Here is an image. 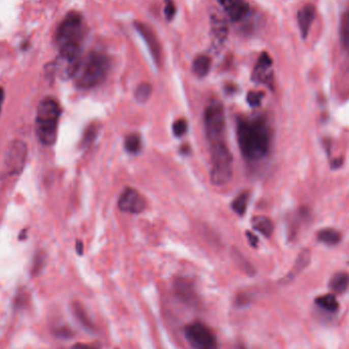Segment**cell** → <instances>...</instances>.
<instances>
[{
	"label": "cell",
	"mask_w": 349,
	"mask_h": 349,
	"mask_svg": "<svg viewBox=\"0 0 349 349\" xmlns=\"http://www.w3.org/2000/svg\"><path fill=\"white\" fill-rule=\"evenodd\" d=\"M188 130V124L184 119L177 120L172 125V133L176 137H182Z\"/></svg>",
	"instance_id": "27"
},
{
	"label": "cell",
	"mask_w": 349,
	"mask_h": 349,
	"mask_svg": "<svg viewBox=\"0 0 349 349\" xmlns=\"http://www.w3.org/2000/svg\"><path fill=\"white\" fill-rule=\"evenodd\" d=\"M27 153V145L21 140H16L9 146L5 163L8 172L12 176L19 174L23 170L26 163Z\"/></svg>",
	"instance_id": "8"
},
{
	"label": "cell",
	"mask_w": 349,
	"mask_h": 349,
	"mask_svg": "<svg viewBox=\"0 0 349 349\" xmlns=\"http://www.w3.org/2000/svg\"><path fill=\"white\" fill-rule=\"evenodd\" d=\"M100 348H101V345L99 343H92V344L77 343L72 347V349H100Z\"/></svg>",
	"instance_id": "31"
},
{
	"label": "cell",
	"mask_w": 349,
	"mask_h": 349,
	"mask_svg": "<svg viewBox=\"0 0 349 349\" xmlns=\"http://www.w3.org/2000/svg\"><path fill=\"white\" fill-rule=\"evenodd\" d=\"M109 61L101 52H91L81 62L77 73V85L84 89L93 88L101 84L108 73Z\"/></svg>",
	"instance_id": "3"
},
{
	"label": "cell",
	"mask_w": 349,
	"mask_h": 349,
	"mask_svg": "<svg viewBox=\"0 0 349 349\" xmlns=\"http://www.w3.org/2000/svg\"><path fill=\"white\" fill-rule=\"evenodd\" d=\"M211 180L215 186H225L233 177V156L221 140L211 144Z\"/></svg>",
	"instance_id": "4"
},
{
	"label": "cell",
	"mask_w": 349,
	"mask_h": 349,
	"mask_svg": "<svg viewBox=\"0 0 349 349\" xmlns=\"http://www.w3.org/2000/svg\"><path fill=\"white\" fill-rule=\"evenodd\" d=\"M173 292L176 297L185 304L194 305L198 302L197 293L193 283L185 278L176 279L173 283Z\"/></svg>",
	"instance_id": "10"
},
{
	"label": "cell",
	"mask_w": 349,
	"mask_h": 349,
	"mask_svg": "<svg viewBox=\"0 0 349 349\" xmlns=\"http://www.w3.org/2000/svg\"><path fill=\"white\" fill-rule=\"evenodd\" d=\"M83 30L82 16L77 12L69 13L56 30V44L59 48L80 45Z\"/></svg>",
	"instance_id": "5"
},
{
	"label": "cell",
	"mask_w": 349,
	"mask_h": 349,
	"mask_svg": "<svg viewBox=\"0 0 349 349\" xmlns=\"http://www.w3.org/2000/svg\"><path fill=\"white\" fill-rule=\"evenodd\" d=\"M349 286V275L345 272L335 274L330 281V288L335 293H344Z\"/></svg>",
	"instance_id": "16"
},
{
	"label": "cell",
	"mask_w": 349,
	"mask_h": 349,
	"mask_svg": "<svg viewBox=\"0 0 349 349\" xmlns=\"http://www.w3.org/2000/svg\"><path fill=\"white\" fill-rule=\"evenodd\" d=\"M252 226L256 231L261 233L266 237H270L274 230L273 222L265 216H257L253 218Z\"/></svg>",
	"instance_id": "18"
},
{
	"label": "cell",
	"mask_w": 349,
	"mask_h": 349,
	"mask_svg": "<svg viewBox=\"0 0 349 349\" xmlns=\"http://www.w3.org/2000/svg\"><path fill=\"white\" fill-rule=\"evenodd\" d=\"M211 32L214 47H221L225 43L229 33V27L226 19L219 14L213 15L211 18Z\"/></svg>",
	"instance_id": "13"
},
{
	"label": "cell",
	"mask_w": 349,
	"mask_h": 349,
	"mask_svg": "<svg viewBox=\"0 0 349 349\" xmlns=\"http://www.w3.org/2000/svg\"><path fill=\"white\" fill-rule=\"evenodd\" d=\"M73 310L74 313L76 315V317L78 318V321L80 322V324L88 331L93 332L95 331V326L93 324V322L90 319L87 311L85 310V308L78 302H75L73 305Z\"/></svg>",
	"instance_id": "19"
},
{
	"label": "cell",
	"mask_w": 349,
	"mask_h": 349,
	"mask_svg": "<svg viewBox=\"0 0 349 349\" xmlns=\"http://www.w3.org/2000/svg\"><path fill=\"white\" fill-rule=\"evenodd\" d=\"M317 239L328 245H336L341 241V234L335 229H323L317 233Z\"/></svg>",
	"instance_id": "22"
},
{
	"label": "cell",
	"mask_w": 349,
	"mask_h": 349,
	"mask_svg": "<svg viewBox=\"0 0 349 349\" xmlns=\"http://www.w3.org/2000/svg\"><path fill=\"white\" fill-rule=\"evenodd\" d=\"M55 333H56L57 336H60V337H62V338H70V337H72V334H73V333L71 332V330L68 329V328H66V327L61 328V329L57 330Z\"/></svg>",
	"instance_id": "32"
},
{
	"label": "cell",
	"mask_w": 349,
	"mask_h": 349,
	"mask_svg": "<svg viewBox=\"0 0 349 349\" xmlns=\"http://www.w3.org/2000/svg\"><path fill=\"white\" fill-rule=\"evenodd\" d=\"M61 114V106L53 98L48 97L40 101L36 114V134L42 144H54Z\"/></svg>",
	"instance_id": "2"
},
{
	"label": "cell",
	"mask_w": 349,
	"mask_h": 349,
	"mask_svg": "<svg viewBox=\"0 0 349 349\" xmlns=\"http://www.w3.org/2000/svg\"><path fill=\"white\" fill-rule=\"evenodd\" d=\"M185 337L194 349H219L217 336L201 322L188 324L185 328Z\"/></svg>",
	"instance_id": "7"
},
{
	"label": "cell",
	"mask_w": 349,
	"mask_h": 349,
	"mask_svg": "<svg viewBox=\"0 0 349 349\" xmlns=\"http://www.w3.org/2000/svg\"><path fill=\"white\" fill-rule=\"evenodd\" d=\"M340 38L343 48L349 52V10L343 15L341 20Z\"/></svg>",
	"instance_id": "23"
},
{
	"label": "cell",
	"mask_w": 349,
	"mask_h": 349,
	"mask_svg": "<svg viewBox=\"0 0 349 349\" xmlns=\"http://www.w3.org/2000/svg\"><path fill=\"white\" fill-rule=\"evenodd\" d=\"M264 97L263 92H249L247 95V102L250 106H258L260 104L261 98Z\"/></svg>",
	"instance_id": "30"
},
{
	"label": "cell",
	"mask_w": 349,
	"mask_h": 349,
	"mask_svg": "<svg viewBox=\"0 0 349 349\" xmlns=\"http://www.w3.org/2000/svg\"><path fill=\"white\" fill-rule=\"evenodd\" d=\"M135 27L138 33L143 37L145 43L147 44L153 61L155 62L157 66H159L161 64V49H160V46H159V43L155 34L144 23L136 22Z\"/></svg>",
	"instance_id": "11"
},
{
	"label": "cell",
	"mask_w": 349,
	"mask_h": 349,
	"mask_svg": "<svg viewBox=\"0 0 349 349\" xmlns=\"http://www.w3.org/2000/svg\"><path fill=\"white\" fill-rule=\"evenodd\" d=\"M4 101H5V90L3 87H0V112H2Z\"/></svg>",
	"instance_id": "34"
},
{
	"label": "cell",
	"mask_w": 349,
	"mask_h": 349,
	"mask_svg": "<svg viewBox=\"0 0 349 349\" xmlns=\"http://www.w3.org/2000/svg\"><path fill=\"white\" fill-rule=\"evenodd\" d=\"M315 18V8L312 5H306L297 14L298 25L303 38H306L311 24Z\"/></svg>",
	"instance_id": "15"
},
{
	"label": "cell",
	"mask_w": 349,
	"mask_h": 349,
	"mask_svg": "<svg viewBox=\"0 0 349 349\" xmlns=\"http://www.w3.org/2000/svg\"><path fill=\"white\" fill-rule=\"evenodd\" d=\"M237 139L241 153L246 159L257 160L269 152L270 133L261 119L238 118Z\"/></svg>",
	"instance_id": "1"
},
{
	"label": "cell",
	"mask_w": 349,
	"mask_h": 349,
	"mask_svg": "<svg viewBox=\"0 0 349 349\" xmlns=\"http://www.w3.org/2000/svg\"><path fill=\"white\" fill-rule=\"evenodd\" d=\"M246 236H247V238H248V242H249V244L252 246V247H257V244H258V239H257V237L254 235V234H252L251 232H246Z\"/></svg>",
	"instance_id": "33"
},
{
	"label": "cell",
	"mask_w": 349,
	"mask_h": 349,
	"mask_svg": "<svg viewBox=\"0 0 349 349\" xmlns=\"http://www.w3.org/2000/svg\"><path fill=\"white\" fill-rule=\"evenodd\" d=\"M315 304L329 312H335L339 308V303L333 294H325L317 297L315 299Z\"/></svg>",
	"instance_id": "21"
},
{
	"label": "cell",
	"mask_w": 349,
	"mask_h": 349,
	"mask_svg": "<svg viewBox=\"0 0 349 349\" xmlns=\"http://www.w3.org/2000/svg\"><path fill=\"white\" fill-rule=\"evenodd\" d=\"M77 251L79 254L83 253V243L81 241L77 242Z\"/></svg>",
	"instance_id": "35"
},
{
	"label": "cell",
	"mask_w": 349,
	"mask_h": 349,
	"mask_svg": "<svg viewBox=\"0 0 349 349\" xmlns=\"http://www.w3.org/2000/svg\"><path fill=\"white\" fill-rule=\"evenodd\" d=\"M205 129L210 144L222 140L225 130V110L221 101L214 99L207 106Z\"/></svg>",
	"instance_id": "6"
},
{
	"label": "cell",
	"mask_w": 349,
	"mask_h": 349,
	"mask_svg": "<svg viewBox=\"0 0 349 349\" xmlns=\"http://www.w3.org/2000/svg\"><path fill=\"white\" fill-rule=\"evenodd\" d=\"M118 207L120 211L128 214H140L146 207L144 197L134 188L127 187L120 195Z\"/></svg>",
	"instance_id": "9"
},
{
	"label": "cell",
	"mask_w": 349,
	"mask_h": 349,
	"mask_svg": "<svg viewBox=\"0 0 349 349\" xmlns=\"http://www.w3.org/2000/svg\"><path fill=\"white\" fill-rule=\"evenodd\" d=\"M125 147L128 152L135 154L141 149V138L138 134H130L125 141Z\"/></svg>",
	"instance_id": "26"
},
{
	"label": "cell",
	"mask_w": 349,
	"mask_h": 349,
	"mask_svg": "<svg viewBox=\"0 0 349 349\" xmlns=\"http://www.w3.org/2000/svg\"><path fill=\"white\" fill-rule=\"evenodd\" d=\"M151 92H152V87L150 84L141 83L140 85H138V87L135 90V99L140 103H144L149 99Z\"/></svg>",
	"instance_id": "25"
},
{
	"label": "cell",
	"mask_w": 349,
	"mask_h": 349,
	"mask_svg": "<svg viewBox=\"0 0 349 349\" xmlns=\"http://www.w3.org/2000/svg\"><path fill=\"white\" fill-rule=\"evenodd\" d=\"M247 202H248V193L243 192L241 194H239L234 201L232 202L231 207L232 210L239 216H243L246 212V208H247Z\"/></svg>",
	"instance_id": "24"
},
{
	"label": "cell",
	"mask_w": 349,
	"mask_h": 349,
	"mask_svg": "<svg viewBox=\"0 0 349 349\" xmlns=\"http://www.w3.org/2000/svg\"><path fill=\"white\" fill-rule=\"evenodd\" d=\"M176 15V6H174L172 0H165L164 2V16L167 21L172 20Z\"/></svg>",
	"instance_id": "29"
},
{
	"label": "cell",
	"mask_w": 349,
	"mask_h": 349,
	"mask_svg": "<svg viewBox=\"0 0 349 349\" xmlns=\"http://www.w3.org/2000/svg\"><path fill=\"white\" fill-rule=\"evenodd\" d=\"M309 261H310V251L308 249H303L299 253V255H298V257H297L296 261H295V265H294V268H293L292 272L287 276L286 279H288V280L290 279L291 280L292 278H294V276L299 274L301 271H303L308 266Z\"/></svg>",
	"instance_id": "20"
},
{
	"label": "cell",
	"mask_w": 349,
	"mask_h": 349,
	"mask_svg": "<svg viewBox=\"0 0 349 349\" xmlns=\"http://www.w3.org/2000/svg\"><path fill=\"white\" fill-rule=\"evenodd\" d=\"M272 59L267 52L260 54L257 64L254 67L252 73V79L255 82L272 85L273 83V72H272Z\"/></svg>",
	"instance_id": "12"
},
{
	"label": "cell",
	"mask_w": 349,
	"mask_h": 349,
	"mask_svg": "<svg viewBox=\"0 0 349 349\" xmlns=\"http://www.w3.org/2000/svg\"><path fill=\"white\" fill-rule=\"evenodd\" d=\"M211 66H212V61L209 56L198 55L193 62L192 72L198 78H203L210 73Z\"/></svg>",
	"instance_id": "17"
},
{
	"label": "cell",
	"mask_w": 349,
	"mask_h": 349,
	"mask_svg": "<svg viewBox=\"0 0 349 349\" xmlns=\"http://www.w3.org/2000/svg\"><path fill=\"white\" fill-rule=\"evenodd\" d=\"M97 132H98V128L96 126L91 125L90 127H88L86 129L85 133H84V137H83V140H82L83 145L87 146V145L91 144L94 141V139H95V137L97 135Z\"/></svg>",
	"instance_id": "28"
},
{
	"label": "cell",
	"mask_w": 349,
	"mask_h": 349,
	"mask_svg": "<svg viewBox=\"0 0 349 349\" xmlns=\"http://www.w3.org/2000/svg\"><path fill=\"white\" fill-rule=\"evenodd\" d=\"M233 22H238L249 13V5L245 0H217Z\"/></svg>",
	"instance_id": "14"
}]
</instances>
